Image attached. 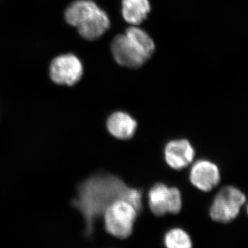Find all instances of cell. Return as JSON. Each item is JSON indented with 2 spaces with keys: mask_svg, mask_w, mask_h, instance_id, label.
I'll return each instance as SVG.
<instances>
[{
  "mask_svg": "<svg viewBox=\"0 0 248 248\" xmlns=\"http://www.w3.org/2000/svg\"><path fill=\"white\" fill-rule=\"evenodd\" d=\"M99 9L92 0H78L65 11V19L72 27L78 28Z\"/></svg>",
  "mask_w": 248,
  "mask_h": 248,
  "instance_id": "obj_11",
  "label": "cell"
},
{
  "mask_svg": "<svg viewBox=\"0 0 248 248\" xmlns=\"http://www.w3.org/2000/svg\"><path fill=\"white\" fill-rule=\"evenodd\" d=\"M148 203L152 213L156 216L177 214L182 210V195L177 187H169L158 183L149 191Z\"/></svg>",
  "mask_w": 248,
  "mask_h": 248,
  "instance_id": "obj_5",
  "label": "cell"
},
{
  "mask_svg": "<svg viewBox=\"0 0 248 248\" xmlns=\"http://www.w3.org/2000/svg\"><path fill=\"white\" fill-rule=\"evenodd\" d=\"M84 73L82 63L73 54L59 55L49 68L50 79L60 86H73L80 81Z\"/></svg>",
  "mask_w": 248,
  "mask_h": 248,
  "instance_id": "obj_4",
  "label": "cell"
},
{
  "mask_svg": "<svg viewBox=\"0 0 248 248\" xmlns=\"http://www.w3.org/2000/svg\"><path fill=\"white\" fill-rule=\"evenodd\" d=\"M151 11L148 0H123L122 16L125 22L133 26L141 24Z\"/></svg>",
  "mask_w": 248,
  "mask_h": 248,
  "instance_id": "obj_12",
  "label": "cell"
},
{
  "mask_svg": "<svg viewBox=\"0 0 248 248\" xmlns=\"http://www.w3.org/2000/svg\"><path fill=\"white\" fill-rule=\"evenodd\" d=\"M247 212H248V207H247Z\"/></svg>",
  "mask_w": 248,
  "mask_h": 248,
  "instance_id": "obj_15",
  "label": "cell"
},
{
  "mask_svg": "<svg viewBox=\"0 0 248 248\" xmlns=\"http://www.w3.org/2000/svg\"><path fill=\"white\" fill-rule=\"evenodd\" d=\"M138 212L127 201H115L108 206L102 215L106 231L115 237L126 239L133 232Z\"/></svg>",
  "mask_w": 248,
  "mask_h": 248,
  "instance_id": "obj_2",
  "label": "cell"
},
{
  "mask_svg": "<svg viewBox=\"0 0 248 248\" xmlns=\"http://www.w3.org/2000/svg\"><path fill=\"white\" fill-rule=\"evenodd\" d=\"M246 201V196L239 189L233 186L224 187L215 197L210 207V217L221 223L232 221L239 215Z\"/></svg>",
  "mask_w": 248,
  "mask_h": 248,
  "instance_id": "obj_3",
  "label": "cell"
},
{
  "mask_svg": "<svg viewBox=\"0 0 248 248\" xmlns=\"http://www.w3.org/2000/svg\"><path fill=\"white\" fill-rule=\"evenodd\" d=\"M125 34L134 43L136 44L148 60L151 58L154 53L155 45L154 42L146 32L136 26H133L127 29Z\"/></svg>",
  "mask_w": 248,
  "mask_h": 248,
  "instance_id": "obj_13",
  "label": "cell"
},
{
  "mask_svg": "<svg viewBox=\"0 0 248 248\" xmlns=\"http://www.w3.org/2000/svg\"><path fill=\"white\" fill-rule=\"evenodd\" d=\"M166 248H192V240L189 234L180 228H174L165 235Z\"/></svg>",
  "mask_w": 248,
  "mask_h": 248,
  "instance_id": "obj_14",
  "label": "cell"
},
{
  "mask_svg": "<svg viewBox=\"0 0 248 248\" xmlns=\"http://www.w3.org/2000/svg\"><path fill=\"white\" fill-rule=\"evenodd\" d=\"M107 126L109 133L114 138L127 140L133 138L136 131L138 124L126 112H114L107 120Z\"/></svg>",
  "mask_w": 248,
  "mask_h": 248,
  "instance_id": "obj_9",
  "label": "cell"
},
{
  "mask_svg": "<svg viewBox=\"0 0 248 248\" xmlns=\"http://www.w3.org/2000/svg\"><path fill=\"white\" fill-rule=\"evenodd\" d=\"M110 27V19L103 10L99 9L77 28L79 35L87 40H95L104 35Z\"/></svg>",
  "mask_w": 248,
  "mask_h": 248,
  "instance_id": "obj_10",
  "label": "cell"
},
{
  "mask_svg": "<svg viewBox=\"0 0 248 248\" xmlns=\"http://www.w3.org/2000/svg\"><path fill=\"white\" fill-rule=\"evenodd\" d=\"M195 150L186 140H173L165 148L166 163L172 169L180 170L185 169L193 161Z\"/></svg>",
  "mask_w": 248,
  "mask_h": 248,
  "instance_id": "obj_8",
  "label": "cell"
},
{
  "mask_svg": "<svg viewBox=\"0 0 248 248\" xmlns=\"http://www.w3.org/2000/svg\"><path fill=\"white\" fill-rule=\"evenodd\" d=\"M112 53L120 66L138 68L148 60L138 46L125 35L117 36L111 45Z\"/></svg>",
  "mask_w": 248,
  "mask_h": 248,
  "instance_id": "obj_6",
  "label": "cell"
},
{
  "mask_svg": "<svg viewBox=\"0 0 248 248\" xmlns=\"http://www.w3.org/2000/svg\"><path fill=\"white\" fill-rule=\"evenodd\" d=\"M220 179L221 175L217 165L208 160L197 161L190 170V182L203 192L213 190L219 184Z\"/></svg>",
  "mask_w": 248,
  "mask_h": 248,
  "instance_id": "obj_7",
  "label": "cell"
},
{
  "mask_svg": "<svg viewBox=\"0 0 248 248\" xmlns=\"http://www.w3.org/2000/svg\"><path fill=\"white\" fill-rule=\"evenodd\" d=\"M118 200L130 202L138 211L142 209L141 191L128 187L122 179L112 174H97L79 184L72 205L84 218L86 236L93 234L97 218L102 216L108 205Z\"/></svg>",
  "mask_w": 248,
  "mask_h": 248,
  "instance_id": "obj_1",
  "label": "cell"
}]
</instances>
